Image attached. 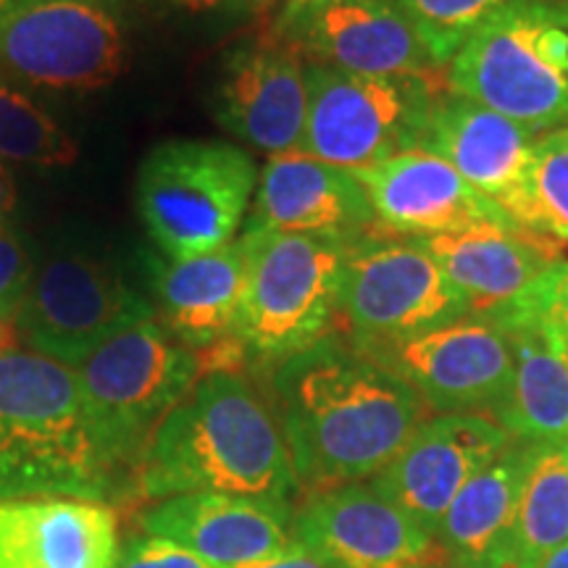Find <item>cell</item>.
Instances as JSON below:
<instances>
[{
  "instance_id": "obj_9",
  "label": "cell",
  "mask_w": 568,
  "mask_h": 568,
  "mask_svg": "<svg viewBox=\"0 0 568 568\" xmlns=\"http://www.w3.org/2000/svg\"><path fill=\"white\" fill-rule=\"evenodd\" d=\"M148 318H155V305L111 258L59 247L34 266L13 329L34 353L74 368L105 339Z\"/></svg>"
},
{
  "instance_id": "obj_8",
  "label": "cell",
  "mask_w": 568,
  "mask_h": 568,
  "mask_svg": "<svg viewBox=\"0 0 568 568\" xmlns=\"http://www.w3.org/2000/svg\"><path fill=\"white\" fill-rule=\"evenodd\" d=\"M443 71L426 77H368L305 63V126L297 151L332 166L361 169L418 148L439 98Z\"/></svg>"
},
{
  "instance_id": "obj_10",
  "label": "cell",
  "mask_w": 568,
  "mask_h": 568,
  "mask_svg": "<svg viewBox=\"0 0 568 568\" xmlns=\"http://www.w3.org/2000/svg\"><path fill=\"white\" fill-rule=\"evenodd\" d=\"M337 314L355 351L471 316L466 297L418 240L385 234L361 240L347 253Z\"/></svg>"
},
{
  "instance_id": "obj_37",
  "label": "cell",
  "mask_w": 568,
  "mask_h": 568,
  "mask_svg": "<svg viewBox=\"0 0 568 568\" xmlns=\"http://www.w3.org/2000/svg\"><path fill=\"white\" fill-rule=\"evenodd\" d=\"M21 3H24V0H0V24H3V21L9 19Z\"/></svg>"
},
{
  "instance_id": "obj_31",
  "label": "cell",
  "mask_w": 568,
  "mask_h": 568,
  "mask_svg": "<svg viewBox=\"0 0 568 568\" xmlns=\"http://www.w3.org/2000/svg\"><path fill=\"white\" fill-rule=\"evenodd\" d=\"M521 308L542 316L568 351V258L552 261L548 272L516 297Z\"/></svg>"
},
{
  "instance_id": "obj_6",
  "label": "cell",
  "mask_w": 568,
  "mask_h": 568,
  "mask_svg": "<svg viewBox=\"0 0 568 568\" xmlns=\"http://www.w3.org/2000/svg\"><path fill=\"white\" fill-rule=\"evenodd\" d=\"M247 282L232 335L247 361L276 366L329 335L353 245L245 226Z\"/></svg>"
},
{
  "instance_id": "obj_29",
  "label": "cell",
  "mask_w": 568,
  "mask_h": 568,
  "mask_svg": "<svg viewBox=\"0 0 568 568\" xmlns=\"http://www.w3.org/2000/svg\"><path fill=\"white\" fill-rule=\"evenodd\" d=\"M535 195L545 232L568 243V124L537 138Z\"/></svg>"
},
{
  "instance_id": "obj_13",
  "label": "cell",
  "mask_w": 568,
  "mask_h": 568,
  "mask_svg": "<svg viewBox=\"0 0 568 568\" xmlns=\"http://www.w3.org/2000/svg\"><path fill=\"white\" fill-rule=\"evenodd\" d=\"M537 138L527 126L447 90L432 111L418 148L450 163L521 230L548 234L535 195Z\"/></svg>"
},
{
  "instance_id": "obj_14",
  "label": "cell",
  "mask_w": 568,
  "mask_h": 568,
  "mask_svg": "<svg viewBox=\"0 0 568 568\" xmlns=\"http://www.w3.org/2000/svg\"><path fill=\"white\" fill-rule=\"evenodd\" d=\"M272 32L305 63L368 77H426L443 71L393 0L290 3Z\"/></svg>"
},
{
  "instance_id": "obj_22",
  "label": "cell",
  "mask_w": 568,
  "mask_h": 568,
  "mask_svg": "<svg viewBox=\"0 0 568 568\" xmlns=\"http://www.w3.org/2000/svg\"><path fill=\"white\" fill-rule=\"evenodd\" d=\"M416 240L466 297L471 316H487L514 301L564 253L560 240L548 234L497 226H471Z\"/></svg>"
},
{
  "instance_id": "obj_4",
  "label": "cell",
  "mask_w": 568,
  "mask_h": 568,
  "mask_svg": "<svg viewBox=\"0 0 568 568\" xmlns=\"http://www.w3.org/2000/svg\"><path fill=\"white\" fill-rule=\"evenodd\" d=\"M445 69L447 90L529 132L568 124V0H508Z\"/></svg>"
},
{
  "instance_id": "obj_39",
  "label": "cell",
  "mask_w": 568,
  "mask_h": 568,
  "mask_svg": "<svg viewBox=\"0 0 568 568\" xmlns=\"http://www.w3.org/2000/svg\"><path fill=\"white\" fill-rule=\"evenodd\" d=\"M293 3H322V0H293Z\"/></svg>"
},
{
  "instance_id": "obj_32",
  "label": "cell",
  "mask_w": 568,
  "mask_h": 568,
  "mask_svg": "<svg viewBox=\"0 0 568 568\" xmlns=\"http://www.w3.org/2000/svg\"><path fill=\"white\" fill-rule=\"evenodd\" d=\"M116 568H216L197 558L195 552L184 550L182 545L163 539L148 531L130 537L119 552Z\"/></svg>"
},
{
  "instance_id": "obj_17",
  "label": "cell",
  "mask_w": 568,
  "mask_h": 568,
  "mask_svg": "<svg viewBox=\"0 0 568 568\" xmlns=\"http://www.w3.org/2000/svg\"><path fill=\"white\" fill-rule=\"evenodd\" d=\"M514 443L489 416L439 414L418 426L393 464L372 479V487L437 537L466 481Z\"/></svg>"
},
{
  "instance_id": "obj_1",
  "label": "cell",
  "mask_w": 568,
  "mask_h": 568,
  "mask_svg": "<svg viewBox=\"0 0 568 568\" xmlns=\"http://www.w3.org/2000/svg\"><path fill=\"white\" fill-rule=\"evenodd\" d=\"M272 393L297 481L311 495L374 479L429 414L400 376L335 335L276 364Z\"/></svg>"
},
{
  "instance_id": "obj_21",
  "label": "cell",
  "mask_w": 568,
  "mask_h": 568,
  "mask_svg": "<svg viewBox=\"0 0 568 568\" xmlns=\"http://www.w3.org/2000/svg\"><path fill=\"white\" fill-rule=\"evenodd\" d=\"M119 516L84 497L0 503V568H116Z\"/></svg>"
},
{
  "instance_id": "obj_27",
  "label": "cell",
  "mask_w": 568,
  "mask_h": 568,
  "mask_svg": "<svg viewBox=\"0 0 568 568\" xmlns=\"http://www.w3.org/2000/svg\"><path fill=\"white\" fill-rule=\"evenodd\" d=\"M80 148L19 82L0 74V159L24 166H71Z\"/></svg>"
},
{
  "instance_id": "obj_3",
  "label": "cell",
  "mask_w": 568,
  "mask_h": 568,
  "mask_svg": "<svg viewBox=\"0 0 568 568\" xmlns=\"http://www.w3.org/2000/svg\"><path fill=\"white\" fill-rule=\"evenodd\" d=\"M119 471L92 435L74 368L34 351H0V503L84 497L105 503Z\"/></svg>"
},
{
  "instance_id": "obj_15",
  "label": "cell",
  "mask_w": 568,
  "mask_h": 568,
  "mask_svg": "<svg viewBox=\"0 0 568 568\" xmlns=\"http://www.w3.org/2000/svg\"><path fill=\"white\" fill-rule=\"evenodd\" d=\"M295 539L329 568H435L439 539L372 485L316 493L295 514Z\"/></svg>"
},
{
  "instance_id": "obj_38",
  "label": "cell",
  "mask_w": 568,
  "mask_h": 568,
  "mask_svg": "<svg viewBox=\"0 0 568 568\" xmlns=\"http://www.w3.org/2000/svg\"><path fill=\"white\" fill-rule=\"evenodd\" d=\"M247 9H258V6H266L268 0H243Z\"/></svg>"
},
{
  "instance_id": "obj_24",
  "label": "cell",
  "mask_w": 568,
  "mask_h": 568,
  "mask_svg": "<svg viewBox=\"0 0 568 568\" xmlns=\"http://www.w3.org/2000/svg\"><path fill=\"white\" fill-rule=\"evenodd\" d=\"M514 351V376L493 418L516 443H568V351L539 316L500 324Z\"/></svg>"
},
{
  "instance_id": "obj_20",
  "label": "cell",
  "mask_w": 568,
  "mask_h": 568,
  "mask_svg": "<svg viewBox=\"0 0 568 568\" xmlns=\"http://www.w3.org/2000/svg\"><path fill=\"white\" fill-rule=\"evenodd\" d=\"M140 527L148 535L172 539L216 568L251 564L295 545V510L290 503L222 493L163 497L140 516Z\"/></svg>"
},
{
  "instance_id": "obj_30",
  "label": "cell",
  "mask_w": 568,
  "mask_h": 568,
  "mask_svg": "<svg viewBox=\"0 0 568 568\" xmlns=\"http://www.w3.org/2000/svg\"><path fill=\"white\" fill-rule=\"evenodd\" d=\"M32 274L34 264L24 237L13 226L0 222V324L17 318Z\"/></svg>"
},
{
  "instance_id": "obj_23",
  "label": "cell",
  "mask_w": 568,
  "mask_h": 568,
  "mask_svg": "<svg viewBox=\"0 0 568 568\" xmlns=\"http://www.w3.org/2000/svg\"><path fill=\"white\" fill-rule=\"evenodd\" d=\"M247 282V237L193 258L153 261L155 314L161 326L190 351L230 337Z\"/></svg>"
},
{
  "instance_id": "obj_7",
  "label": "cell",
  "mask_w": 568,
  "mask_h": 568,
  "mask_svg": "<svg viewBox=\"0 0 568 568\" xmlns=\"http://www.w3.org/2000/svg\"><path fill=\"white\" fill-rule=\"evenodd\" d=\"M258 169L232 142L169 140L140 163V222L166 258L182 261L230 245L245 222Z\"/></svg>"
},
{
  "instance_id": "obj_35",
  "label": "cell",
  "mask_w": 568,
  "mask_h": 568,
  "mask_svg": "<svg viewBox=\"0 0 568 568\" xmlns=\"http://www.w3.org/2000/svg\"><path fill=\"white\" fill-rule=\"evenodd\" d=\"M13 203H17V193H13V182L9 172H6V166L0 163V222H3L6 216H9Z\"/></svg>"
},
{
  "instance_id": "obj_11",
  "label": "cell",
  "mask_w": 568,
  "mask_h": 568,
  "mask_svg": "<svg viewBox=\"0 0 568 568\" xmlns=\"http://www.w3.org/2000/svg\"><path fill=\"white\" fill-rule=\"evenodd\" d=\"M126 67L122 0H24L0 24V74L48 90H101Z\"/></svg>"
},
{
  "instance_id": "obj_25",
  "label": "cell",
  "mask_w": 568,
  "mask_h": 568,
  "mask_svg": "<svg viewBox=\"0 0 568 568\" xmlns=\"http://www.w3.org/2000/svg\"><path fill=\"white\" fill-rule=\"evenodd\" d=\"M527 443H514L479 468L450 503L437 529L447 560L460 568H503L529 464Z\"/></svg>"
},
{
  "instance_id": "obj_26",
  "label": "cell",
  "mask_w": 568,
  "mask_h": 568,
  "mask_svg": "<svg viewBox=\"0 0 568 568\" xmlns=\"http://www.w3.org/2000/svg\"><path fill=\"white\" fill-rule=\"evenodd\" d=\"M566 542L568 456L564 445H531L503 568H539Z\"/></svg>"
},
{
  "instance_id": "obj_18",
  "label": "cell",
  "mask_w": 568,
  "mask_h": 568,
  "mask_svg": "<svg viewBox=\"0 0 568 568\" xmlns=\"http://www.w3.org/2000/svg\"><path fill=\"white\" fill-rule=\"evenodd\" d=\"M366 187L376 216V234L385 237H432V234L497 226L527 232L493 201L468 184L439 155L410 148L355 172Z\"/></svg>"
},
{
  "instance_id": "obj_28",
  "label": "cell",
  "mask_w": 568,
  "mask_h": 568,
  "mask_svg": "<svg viewBox=\"0 0 568 568\" xmlns=\"http://www.w3.org/2000/svg\"><path fill=\"white\" fill-rule=\"evenodd\" d=\"M393 3L410 21L437 67H447L460 45L508 0H393Z\"/></svg>"
},
{
  "instance_id": "obj_19",
  "label": "cell",
  "mask_w": 568,
  "mask_h": 568,
  "mask_svg": "<svg viewBox=\"0 0 568 568\" xmlns=\"http://www.w3.org/2000/svg\"><path fill=\"white\" fill-rule=\"evenodd\" d=\"M247 226L355 245L374 237L376 216L355 172L293 148L272 155L258 174Z\"/></svg>"
},
{
  "instance_id": "obj_16",
  "label": "cell",
  "mask_w": 568,
  "mask_h": 568,
  "mask_svg": "<svg viewBox=\"0 0 568 568\" xmlns=\"http://www.w3.org/2000/svg\"><path fill=\"white\" fill-rule=\"evenodd\" d=\"M305 61L272 30L224 53L211 90L216 122L268 155L301 145L305 126Z\"/></svg>"
},
{
  "instance_id": "obj_5",
  "label": "cell",
  "mask_w": 568,
  "mask_h": 568,
  "mask_svg": "<svg viewBox=\"0 0 568 568\" xmlns=\"http://www.w3.org/2000/svg\"><path fill=\"white\" fill-rule=\"evenodd\" d=\"M88 422L119 474L138 468L155 429L201 382V355L159 318L119 332L74 366Z\"/></svg>"
},
{
  "instance_id": "obj_12",
  "label": "cell",
  "mask_w": 568,
  "mask_h": 568,
  "mask_svg": "<svg viewBox=\"0 0 568 568\" xmlns=\"http://www.w3.org/2000/svg\"><path fill=\"white\" fill-rule=\"evenodd\" d=\"M358 353L400 376L437 414H493L514 376L508 335L481 316H464Z\"/></svg>"
},
{
  "instance_id": "obj_36",
  "label": "cell",
  "mask_w": 568,
  "mask_h": 568,
  "mask_svg": "<svg viewBox=\"0 0 568 568\" xmlns=\"http://www.w3.org/2000/svg\"><path fill=\"white\" fill-rule=\"evenodd\" d=\"M539 568H568V542L564 545V548H558L556 552H550Z\"/></svg>"
},
{
  "instance_id": "obj_2",
  "label": "cell",
  "mask_w": 568,
  "mask_h": 568,
  "mask_svg": "<svg viewBox=\"0 0 568 568\" xmlns=\"http://www.w3.org/2000/svg\"><path fill=\"white\" fill-rule=\"evenodd\" d=\"M151 500L222 493L293 503L301 489L280 424L243 374H203L155 429L138 466Z\"/></svg>"
},
{
  "instance_id": "obj_40",
  "label": "cell",
  "mask_w": 568,
  "mask_h": 568,
  "mask_svg": "<svg viewBox=\"0 0 568 568\" xmlns=\"http://www.w3.org/2000/svg\"><path fill=\"white\" fill-rule=\"evenodd\" d=\"M3 335H6V332L0 329V351H3Z\"/></svg>"
},
{
  "instance_id": "obj_41",
  "label": "cell",
  "mask_w": 568,
  "mask_h": 568,
  "mask_svg": "<svg viewBox=\"0 0 568 568\" xmlns=\"http://www.w3.org/2000/svg\"><path fill=\"white\" fill-rule=\"evenodd\" d=\"M564 450H566V456H568V443H566V445H564Z\"/></svg>"
},
{
  "instance_id": "obj_33",
  "label": "cell",
  "mask_w": 568,
  "mask_h": 568,
  "mask_svg": "<svg viewBox=\"0 0 568 568\" xmlns=\"http://www.w3.org/2000/svg\"><path fill=\"white\" fill-rule=\"evenodd\" d=\"M138 3L142 9L155 13V17L180 21L226 19L240 11H247L243 0H138Z\"/></svg>"
},
{
  "instance_id": "obj_34",
  "label": "cell",
  "mask_w": 568,
  "mask_h": 568,
  "mask_svg": "<svg viewBox=\"0 0 568 568\" xmlns=\"http://www.w3.org/2000/svg\"><path fill=\"white\" fill-rule=\"evenodd\" d=\"M232 568H329V566H326L318 556H314L308 548H303V545L295 539V545H290L287 550L276 552V556L251 560V564L232 566Z\"/></svg>"
}]
</instances>
